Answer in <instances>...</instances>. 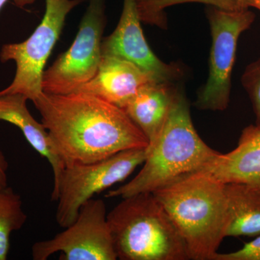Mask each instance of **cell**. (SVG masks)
<instances>
[{
  "label": "cell",
  "instance_id": "16",
  "mask_svg": "<svg viewBox=\"0 0 260 260\" xmlns=\"http://www.w3.org/2000/svg\"><path fill=\"white\" fill-rule=\"evenodd\" d=\"M27 218L20 195L8 186L0 189V260L8 258L12 232L22 229Z\"/></svg>",
  "mask_w": 260,
  "mask_h": 260
},
{
  "label": "cell",
  "instance_id": "14",
  "mask_svg": "<svg viewBox=\"0 0 260 260\" xmlns=\"http://www.w3.org/2000/svg\"><path fill=\"white\" fill-rule=\"evenodd\" d=\"M28 100L23 94H0V121H8L18 127L32 148L47 159L52 168L55 186L65 166L53 146L45 126L29 112Z\"/></svg>",
  "mask_w": 260,
  "mask_h": 260
},
{
  "label": "cell",
  "instance_id": "21",
  "mask_svg": "<svg viewBox=\"0 0 260 260\" xmlns=\"http://www.w3.org/2000/svg\"><path fill=\"white\" fill-rule=\"evenodd\" d=\"M8 1V0H0V10L4 7V5L6 4ZM14 1L17 6L20 7V8H23L25 5L32 4L35 2V0H14Z\"/></svg>",
  "mask_w": 260,
  "mask_h": 260
},
{
  "label": "cell",
  "instance_id": "8",
  "mask_svg": "<svg viewBox=\"0 0 260 260\" xmlns=\"http://www.w3.org/2000/svg\"><path fill=\"white\" fill-rule=\"evenodd\" d=\"M106 8L107 0H89L71 47L44 70L43 92L74 93L93 78L102 59L103 34L107 21Z\"/></svg>",
  "mask_w": 260,
  "mask_h": 260
},
{
  "label": "cell",
  "instance_id": "18",
  "mask_svg": "<svg viewBox=\"0 0 260 260\" xmlns=\"http://www.w3.org/2000/svg\"><path fill=\"white\" fill-rule=\"evenodd\" d=\"M242 83L252 104L256 118L254 125L260 128V58L246 67Z\"/></svg>",
  "mask_w": 260,
  "mask_h": 260
},
{
  "label": "cell",
  "instance_id": "1",
  "mask_svg": "<svg viewBox=\"0 0 260 260\" xmlns=\"http://www.w3.org/2000/svg\"><path fill=\"white\" fill-rule=\"evenodd\" d=\"M32 103L65 167L148 147L146 137L125 112L99 98L43 92Z\"/></svg>",
  "mask_w": 260,
  "mask_h": 260
},
{
  "label": "cell",
  "instance_id": "2",
  "mask_svg": "<svg viewBox=\"0 0 260 260\" xmlns=\"http://www.w3.org/2000/svg\"><path fill=\"white\" fill-rule=\"evenodd\" d=\"M225 184L204 170L154 191L184 241L189 259L213 260L231 223Z\"/></svg>",
  "mask_w": 260,
  "mask_h": 260
},
{
  "label": "cell",
  "instance_id": "6",
  "mask_svg": "<svg viewBox=\"0 0 260 260\" xmlns=\"http://www.w3.org/2000/svg\"><path fill=\"white\" fill-rule=\"evenodd\" d=\"M85 0H45L46 10L41 23L26 40L4 44L0 61H14V79L0 94H23L34 102L43 93L44 68L60 37L65 20L72 10Z\"/></svg>",
  "mask_w": 260,
  "mask_h": 260
},
{
  "label": "cell",
  "instance_id": "23",
  "mask_svg": "<svg viewBox=\"0 0 260 260\" xmlns=\"http://www.w3.org/2000/svg\"><path fill=\"white\" fill-rule=\"evenodd\" d=\"M238 4H239V9H248L246 8V0H238Z\"/></svg>",
  "mask_w": 260,
  "mask_h": 260
},
{
  "label": "cell",
  "instance_id": "5",
  "mask_svg": "<svg viewBox=\"0 0 260 260\" xmlns=\"http://www.w3.org/2000/svg\"><path fill=\"white\" fill-rule=\"evenodd\" d=\"M147 155V148L130 149L99 161L66 166L51 192V200L58 202L57 223L63 229L71 225L85 202L125 180Z\"/></svg>",
  "mask_w": 260,
  "mask_h": 260
},
{
  "label": "cell",
  "instance_id": "11",
  "mask_svg": "<svg viewBox=\"0 0 260 260\" xmlns=\"http://www.w3.org/2000/svg\"><path fill=\"white\" fill-rule=\"evenodd\" d=\"M155 82L151 75L133 61L102 56L93 78L74 93L93 95L123 109L143 87Z\"/></svg>",
  "mask_w": 260,
  "mask_h": 260
},
{
  "label": "cell",
  "instance_id": "7",
  "mask_svg": "<svg viewBox=\"0 0 260 260\" xmlns=\"http://www.w3.org/2000/svg\"><path fill=\"white\" fill-rule=\"evenodd\" d=\"M207 15L212 36L209 72L194 105L200 110L224 111L230 102L238 41L254 23L255 15L249 8L225 10L209 6Z\"/></svg>",
  "mask_w": 260,
  "mask_h": 260
},
{
  "label": "cell",
  "instance_id": "9",
  "mask_svg": "<svg viewBox=\"0 0 260 260\" xmlns=\"http://www.w3.org/2000/svg\"><path fill=\"white\" fill-rule=\"evenodd\" d=\"M57 252L61 253V260L117 259L104 200L91 198L85 202L64 232L32 247L34 260H47Z\"/></svg>",
  "mask_w": 260,
  "mask_h": 260
},
{
  "label": "cell",
  "instance_id": "15",
  "mask_svg": "<svg viewBox=\"0 0 260 260\" xmlns=\"http://www.w3.org/2000/svg\"><path fill=\"white\" fill-rule=\"evenodd\" d=\"M225 189L231 215L227 237L260 236V186L228 183Z\"/></svg>",
  "mask_w": 260,
  "mask_h": 260
},
{
  "label": "cell",
  "instance_id": "19",
  "mask_svg": "<svg viewBox=\"0 0 260 260\" xmlns=\"http://www.w3.org/2000/svg\"><path fill=\"white\" fill-rule=\"evenodd\" d=\"M213 260H260V236L246 243L239 250L229 253H217Z\"/></svg>",
  "mask_w": 260,
  "mask_h": 260
},
{
  "label": "cell",
  "instance_id": "4",
  "mask_svg": "<svg viewBox=\"0 0 260 260\" xmlns=\"http://www.w3.org/2000/svg\"><path fill=\"white\" fill-rule=\"evenodd\" d=\"M117 259H189L177 228L153 193L122 198L107 214Z\"/></svg>",
  "mask_w": 260,
  "mask_h": 260
},
{
  "label": "cell",
  "instance_id": "13",
  "mask_svg": "<svg viewBox=\"0 0 260 260\" xmlns=\"http://www.w3.org/2000/svg\"><path fill=\"white\" fill-rule=\"evenodd\" d=\"M179 88L172 82L148 84L123 108L146 137L148 148L154 144L161 132Z\"/></svg>",
  "mask_w": 260,
  "mask_h": 260
},
{
  "label": "cell",
  "instance_id": "20",
  "mask_svg": "<svg viewBox=\"0 0 260 260\" xmlns=\"http://www.w3.org/2000/svg\"><path fill=\"white\" fill-rule=\"evenodd\" d=\"M8 162L4 153L0 150V189L8 186Z\"/></svg>",
  "mask_w": 260,
  "mask_h": 260
},
{
  "label": "cell",
  "instance_id": "12",
  "mask_svg": "<svg viewBox=\"0 0 260 260\" xmlns=\"http://www.w3.org/2000/svg\"><path fill=\"white\" fill-rule=\"evenodd\" d=\"M203 170L224 184L246 183L260 186V128L246 127L237 148L228 153H220Z\"/></svg>",
  "mask_w": 260,
  "mask_h": 260
},
{
  "label": "cell",
  "instance_id": "3",
  "mask_svg": "<svg viewBox=\"0 0 260 260\" xmlns=\"http://www.w3.org/2000/svg\"><path fill=\"white\" fill-rule=\"evenodd\" d=\"M147 153L140 172L129 182L109 191L106 198L153 193L203 170L220 154L198 135L191 120L189 103L179 88L161 132L154 144L147 148Z\"/></svg>",
  "mask_w": 260,
  "mask_h": 260
},
{
  "label": "cell",
  "instance_id": "17",
  "mask_svg": "<svg viewBox=\"0 0 260 260\" xmlns=\"http://www.w3.org/2000/svg\"><path fill=\"white\" fill-rule=\"evenodd\" d=\"M188 3H203L208 6L225 10H240L238 0H136L140 21L167 28L166 8L173 5Z\"/></svg>",
  "mask_w": 260,
  "mask_h": 260
},
{
  "label": "cell",
  "instance_id": "22",
  "mask_svg": "<svg viewBox=\"0 0 260 260\" xmlns=\"http://www.w3.org/2000/svg\"><path fill=\"white\" fill-rule=\"evenodd\" d=\"M246 8H254L260 11V0H246Z\"/></svg>",
  "mask_w": 260,
  "mask_h": 260
},
{
  "label": "cell",
  "instance_id": "10",
  "mask_svg": "<svg viewBox=\"0 0 260 260\" xmlns=\"http://www.w3.org/2000/svg\"><path fill=\"white\" fill-rule=\"evenodd\" d=\"M136 0H124L120 20L111 35L103 39L102 56H115L133 61L158 83L172 82L182 76L179 65L167 64L155 56L143 34Z\"/></svg>",
  "mask_w": 260,
  "mask_h": 260
}]
</instances>
